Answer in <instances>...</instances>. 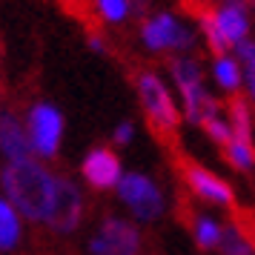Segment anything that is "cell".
I'll return each instance as SVG.
<instances>
[{
	"label": "cell",
	"mask_w": 255,
	"mask_h": 255,
	"mask_svg": "<svg viewBox=\"0 0 255 255\" xmlns=\"http://www.w3.org/2000/svg\"><path fill=\"white\" fill-rule=\"evenodd\" d=\"M0 184L6 192V201L12 204L26 221L46 224L52 201H55V186L58 175H52L37 161H23V163H6L0 172Z\"/></svg>",
	"instance_id": "1"
},
{
	"label": "cell",
	"mask_w": 255,
	"mask_h": 255,
	"mask_svg": "<svg viewBox=\"0 0 255 255\" xmlns=\"http://www.w3.org/2000/svg\"><path fill=\"white\" fill-rule=\"evenodd\" d=\"M135 86H138L140 104H143V112L149 118V127L158 138H166V135H175V129L181 124V115H178V106L172 101V92L166 89V83L155 75V72L143 69L135 75Z\"/></svg>",
	"instance_id": "2"
},
{
	"label": "cell",
	"mask_w": 255,
	"mask_h": 255,
	"mask_svg": "<svg viewBox=\"0 0 255 255\" xmlns=\"http://www.w3.org/2000/svg\"><path fill=\"white\" fill-rule=\"evenodd\" d=\"M118 195L135 212L138 221H155V218H161L163 209H166L158 184L140 172H124L121 184H118Z\"/></svg>",
	"instance_id": "3"
},
{
	"label": "cell",
	"mask_w": 255,
	"mask_h": 255,
	"mask_svg": "<svg viewBox=\"0 0 255 255\" xmlns=\"http://www.w3.org/2000/svg\"><path fill=\"white\" fill-rule=\"evenodd\" d=\"M26 129L32 138V149L40 158H55L63 138V115L52 104H35L26 115Z\"/></svg>",
	"instance_id": "4"
},
{
	"label": "cell",
	"mask_w": 255,
	"mask_h": 255,
	"mask_svg": "<svg viewBox=\"0 0 255 255\" xmlns=\"http://www.w3.org/2000/svg\"><path fill=\"white\" fill-rule=\"evenodd\" d=\"M169 72H172V81L178 86L181 98H184V109L189 124H201L204 106L209 104V95L204 89V78H201V66L189 58H175L169 63Z\"/></svg>",
	"instance_id": "5"
},
{
	"label": "cell",
	"mask_w": 255,
	"mask_h": 255,
	"mask_svg": "<svg viewBox=\"0 0 255 255\" xmlns=\"http://www.w3.org/2000/svg\"><path fill=\"white\" fill-rule=\"evenodd\" d=\"M92 255H138L140 253V232L135 224L124 218H104L89 244Z\"/></svg>",
	"instance_id": "6"
},
{
	"label": "cell",
	"mask_w": 255,
	"mask_h": 255,
	"mask_svg": "<svg viewBox=\"0 0 255 255\" xmlns=\"http://www.w3.org/2000/svg\"><path fill=\"white\" fill-rule=\"evenodd\" d=\"M83 215V198L81 189L72 184L69 178H58V186H55V201H52V209H49L46 227L55 235H69V232L78 230Z\"/></svg>",
	"instance_id": "7"
},
{
	"label": "cell",
	"mask_w": 255,
	"mask_h": 255,
	"mask_svg": "<svg viewBox=\"0 0 255 255\" xmlns=\"http://www.w3.org/2000/svg\"><path fill=\"white\" fill-rule=\"evenodd\" d=\"M140 37H143L146 49H152V52H163V49H181V52H186V49L195 46V35L178 17H172L166 12L146 20L143 29H140Z\"/></svg>",
	"instance_id": "8"
},
{
	"label": "cell",
	"mask_w": 255,
	"mask_h": 255,
	"mask_svg": "<svg viewBox=\"0 0 255 255\" xmlns=\"http://www.w3.org/2000/svg\"><path fill=\"white\" fill-rule=\"evenodd\" d=\"M181 175H184L186 186H189L198 198H204L209 204H218V207H232L235 192H232V186L227 184L224 178L212 175L209 169L198 166V163H181Z\"/></svg>",
	"instance_id": "9"
},
{
	"label": "cell",
	"mask_w": 255,
	"mask_h": 255,
	"mask_svg": "<svg viewBox=\"0 0 255 255\" xmlns=\"http://www.w3.org/2000/svg\"><path fill=\"white\" fill-rule=\"evenodd\" d=\"M81 172L86 178V184L92 186V189H118L121 184V161H118V155L112 149H106V146H95L81 163Z\"/></svg>",
	"instance_id": "10"
},
{
	"label": "cell",
	"mask_w": 255,
	"mask_h": 255,
	"mask_svg": "<svg viewBox=\"0 0 255 255\" xmlns=\"http://www.w3.org/2000/svg\"><path fill=\"white\" fill-rule=\"evenodd\" d=\"M0 152L9 163H23V161H35L32 155V138H29V129L23 127V121L14 115V112H6L3 121H0Z\"/></svg>",
	"instance_id": "11"
},
{
	"label": "cell",
	"mask_w": 255,
	"mask_h": 255,
	"mask_svg": "<svg viewBox=\"0 0 255 255\" xmlns=\"http://www.w3.org/2000/svg\"><path fill=\"white\" fill-rule=\"evenodd\" d=\"M218 12V23H221V32L224 37L230 40V46H241L247 43V35H250V14H247V6L241 0H227Z\"/></svg>",
	"instance_id": "12"
},
{
	"label": "cell",
	"mask_w": 255,
	"mask_h": 255,
	"mask_svg": "<svg viewBox=\"0 0 255 255\" xmlns=\"http://www.w3.org/2000/svg\"><path fill=\"white\" fill-rule=\"evenodd\" d=\"M192 12H195V17H198V29L204 32L209 49L215 52V58H224L232 46H230V40L224 37V32H221L218 12H212L209 6H192Z\"/></svg>",
	"instance_id": "13"
},
{
	"label": "cell",
	"mask_w": 255,
	"mask_h": 255,
	"mask_svg": "<svg viewBox=\"0 0 255 255\" xmlns=\"http://www.w3.org/2000/svg\"><path fill=\"white\" fill-rule=\"evenodd\" d=\"M17 241H20V212L6 198H0V253L14 250Z\"/></svg>",
	"instance_id": "14"
},
{
	"label": "cell",
	"mask_w": 255,
	"mask_h": 255,
	"mask_svg": "<svg viewBox=\"0 0 255 255\" xmlns=\"http://www.w3.org/2000/svg\"><path fill=\"white\" fill-rule=\"evenodd\" d=\"M201 127H204V132H207V135L215 140V143H221V146H227V143L235 138V135H232V127H230V118H221L218 104H215L212 98H209V104L204 106Z\"/></svg>",
	"instance_id": "15"
},
{
	"label": "cell",
	"mask_w": 255,
	"mask_h": 255,
	"mask_svg": "<svg viewBox=\"0 0 255 255\" xmlns=\"http://www.w3.org/2000/svg\"><path fill=\"white\" fill-rule=\"evenodd\" d=\"M230 127L235 138L253 140V112H250L247 98H241L238 92L230 98Z\"/></svg>",
	"instance_id": "16"
},
{
	"label": "cell",
	"mask_w": 255,
	"mask_h": 255,
	"mask_svg": "<svg viewBox=\"0 0 255 255\" xmlns=\"http://www.w3.org/2000/svg\"><path fill=\"white\" fill-rule=\"evenodd\" d=\"M212 75H215V81L227 89V92H238V86L244 81V66L238 58H230V55H224V58H215V66H212Z\"/></svg>",
	"instance_id": "17"
},
{
	"label": "cell",
	"mask_w": 255,
	"mask_h": 255,
	"mask_svg": "<svg viewBox=\"0 0 255 255\" xmlns=\"http://www.w3.org/2000/svg\"><path fill=\"white\" fill-rule=\"evenodd\" d=\"M224 255H253L255 244L250 241V235L238 227V224H227L224 227V235H221V247Z\"/></svg>",
	"instance_id": "18"
},
{
	"label": "cell",
	"mask_w": 255,
	"mask_h": 255,
	"mask_svg": "<svg viewBox=\"0 0 255 255\" xmlns=\"http://www.w3.org/2000/svg\"><path fill=\"white\" fill-rule=\"evenodd\" d=\"M192 235H195V244L201 250H212V247H221L224 227H221L218 221L207 218V215H195L192 218Z\"/></svg>",
	"instance_id": "19"
},
{
	"label": "cell",
	"mask_w": 255,
	"mask_h": 255,
	"mask_svg": "<svg viewBox=\"0 0 255 255\" xmlns=\"http://www.w3.org/2000/svg\"><path fill=\"white\" fill-rule=\"evenodd\" d=\"M224 155L227 161L235 166V169H255V143L253 140H241V138H232L227 146H224Z\"/></svg>",
	"instance_id": "20"
},
{
	"label": "cell",
	"mask_w": 255,
	"mask_h": 255,
	"mask_svg": "<svg viewBox=\"0 0 255 255\" xmlns=\"http://www.w3.org/2000/svg\"><path fill=\"white\" fill-rule=\"evenodd\" d=\"M238 52V60L244 66V81H247V89H250V98L255 101V43H241L235 49Z\"/></svg>",
	"instance_id": "21"
},
{
	"label": "cell",
	"mask_w": 255,
	"mask_h": 255,
	"mask_svg": "<svg viewBox=\"0 0 255 255\" xmlns=\"http://www.w3.org/2000/svg\"><path fill=\"white\" fill-rule=\"evenodd\" d=\"M95 6L104 14V20H109V23H121L127 14H132L129 0H95Z\"/></svg>",
	"instance_id": "22"
},
{
	"label": "cell",
	"mask_w": 255,
	"mask_h": 255,
	"mask_svg": "<svg viewBox=\"0 0 255 255\" xmlns=\"http://www.w3.org/2000/svg\"><path fill=\"white\" fill-rule=\"evenodd\" d=\"M112 138H115V143H121V146L129 143V140L135 138V127H132V121H121V127L115 129V135H112Z\"/></svg>",
	"instance_id": "23"
},
{
	"label": "cell",
	"mask_w": 255,
	"mask_h": 255,
	"mask_svg": "<svg viewBox=\"0 0 255 255\" xmlns=\"http://www.w3.org/2000/svg\"><path fill=\"white\" fill-rule=\"evenodd\" d=\"M89 49H92V52H98V55H106V43H104V37L101 35H89Z\"/></svg>",
	"instance_id": "24"
},
{
	"label": "cell",
	"mask_w": 255,
	"mask_h": 255,
	"mask_svg": "<svg viewBox=\"0 0 255 255\" xmlns=\"http://www.w3.org/2000/svg\"><path fill=\"white\" fill-rule=\"evenodd\" d=\"M129 9H132V14H143L149 9V0H129Z\"/></svg>",
	"instance_id": "25"
},
{
	"label": "cell",
	"mask_w": 255,
	"mask_h": 255,
	"mask_svg": "<svg viewBox=\"0 0 255 255\" xmlns=\"http://www.w3.org/2000/svg\"><path fill=\"white\" fill-rule=\"evenodd\" d=\"M3 115H6V112H3V109H0V121H3Z\"/></svg>",
	"instance_id": "26"
}]
</instances>
